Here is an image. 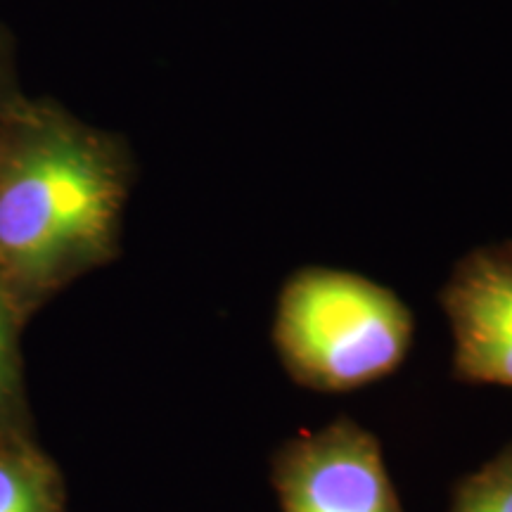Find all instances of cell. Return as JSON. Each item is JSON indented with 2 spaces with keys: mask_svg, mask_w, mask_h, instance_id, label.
Instances as JSON below:
<instances>
[{
  "mask_svg": "<svg viewBox=\"0 0 512 512\" xmlns=\"http://www.w3.org/2000/svg\"><path fill=\"white\" fill-rule=\"evenodd\" d=\"M131 145L53 98L0 107V280L19 320L119 254Z\"/></svg>",
  "mask_w": 512,
  "mask_h": 512,
  "instance_id": "6da1fadb",
  "label": "cell"
},
{
  "mask_svg": "<svg viewBox=\"0 0 512 512\" xmlns=\"http://www.w3.org/2000/svg\"><path fill=\"white\" fill-rule=\"evenodd\" d=\"M273 344L294 382L351 392L392 375L413 344V316L389 287L335 268H302L278 297Z\"/></svg>",
  "mask_w": 512,
  "mask_h": 512,
  "instance_id": "7a4b0ae2",
  "label": "cell"
},
{
  "mask_svg": "<svg viewBox=\"0 0 512 512\" xmlns=\"http://www.w3.org/2000/svg\"><path fill=\"white\" fill-rule=\"evenodd\" d=\"M271 482L283 512H403L380 444L349 418L283 444Z\"/></svg>",
  "mask_w": 512,
  "mask_h": 512,
  "instance_id": "3957f363",
  "label": "cell"
},
{
  "mask_svg": "<svg viewBox=\"0 0 512 512\" xmlns=\"http://www.w3.org/2000/svg\"><path fill=\"white\" fill-rule=\"evenodd\" d=\"M458 380L512 387V242L472 249L441 290Z\"/></svg>",
  "mask_w": 512,
  "mask_h": 512,
  "instance_id": "277c9868",
  "label": "cell"
},
{
  "mask_svg": "<svg viewBox=\"0 0 512 512\" xmlns=\"http://www.w3.org/2000/svg\"><path fill=\"white\" fill-rule=\"evenodd\" d=\"M0 512H64L55 472L34 453L0 441Z\"/></svg>",
  "mask_w": 512,
  "mask_h": 512,
  "instance_id": "5b68a950",
  "label": "cell"
},
{
  "mask_svg": "<svg viewBox=\"0 0 512 512\" xmlns=\"http://www.w3.org/2000/svg\"><path fill=\"white\" fill-rule=\"evenodd\" d=\"M451 512H512V444L458 484Z\"/></svg>",
  "mask_w": 512,
  "mask_h": 512,
  "instance_id": "8992f818",
  "label": "cell"
},
{
  "mask_svg": "<svg viewBox=\"0 0 512 512\" xmlns=\"http://www.w3.org/2000/svg\"><path fill=\"white\" fill-rule=\"evenodd\" d=\"M17 325L19 316L8 290L0 280V425H10L19 411V373H17Z\"/></svg>",
  "mask_w": 512,
  "mask_h": 512,
  "instance_id": "52a82bcc",
  "label": "cell"
},
{
  "mask_svg": "<svg viewBox=\"0 0 512 512\" xmlns=\"http://www.w3.org/2000/svg\"><path fill=\"white\" fill-rule=\"evenodd\" d=\"M22 93L17 76V46L12 31L0 22V107Z\"/></svg>",
  "mask_w": 512,
  "mask_h": 512,
  "instance_id": "ba28073f",
  "label": "cell"
}]
</instances>
